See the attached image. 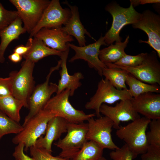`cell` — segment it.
<instances>
[{"mask_svg": "<svg viewBox=\"0 0 160 160\" xmlns=\"http://www.w3.org/2000/svg\"><path fill=\"white\" fill-rule=\"evenodd\" d=\"M151 121L140 117L125 126H120L116 132L117 137L124 142L136 157L145 152L149 145L146 131Z\"/></svg>", "mask_w": 160, "mask_h": 160, "instance_id": "obj_1", "label": "cell"}, {"mask_svg": "<svg viewBox=\"0 0 160 160\" xmlns=\"http://www.w3.org/2000/svg\"><path fill=\"white\" fill-rule=\"evenodd\" d=\"M105 9L113 18L111 26L104 36L107 45L113 44L114 41L121 42L122 39L119 34L122 28L127 25H132L137 22L142 15L135 10L131 3L129 7L124 8L113 2L108 4Z\"/></svg>", "mask_w": 160, "mask_h": 160, "instance_id": "obj_2", "label": "cell"}, {"mask_svg": "<svg viewBox=\"0 0 160 160\" xmlns=\"http://www.w3.org/2000/svg\"><path fill=\"white\" fill-rule=\"evenodd\" d=\"M70 90L65 89L56 94L47 102L43 109L47 110L55 116L62 118L68 122L80 123L96 116L95 113L86 114L83 111L74 108L70 103Z\"/></svg>", "mask_w": 160, "mask_h": 160, "instance_id": "obj_3", "label": "cell"}, {"mask_svg": "<svg viewBox=\"0 0 160 160\" xmlns=\"http://www.w3.org/2000/svg\"><path fill=\"white\" fill-rule=\"evenodd\" d=\"M55 115L49 111L43 109L23 125V128L12 139V143L17 145L22 143L24 150L34 146L37 140L45 134L47 123Z\"/></svg>", "mask_w": 160, "mask_h": 160, "instance_id": "obj_4", "label": "cell"}, {"mask_svg": "<svg viewBox=\"0 0 160 160\" xmlns=\"http://www.w3.org/2000/svg\"><path fill=\"white\" fill-rule=\"evenodd\" d=\"M88 129L87 123L68 122L66 135L54 143L61 150L58 156L72 159L88 141L86 138Z\"/></svg>", "mask_w": 160, "mask_h": 160, "instance_id": "obj_5", "label": "cell"}, {"mask_svg": "<svg viewBox=\"0 0 160 160\" xmlns=\"http://www.w3.org/2000/svg\"><path fill=\"white\" fill-rule=\"evenodd\" d=\"M35 63L28 60L23 61L18 71L11 72L12 95L22 101L24 107L28 108V101L34 88V81L33 76Z\"/></svg>", "mask_w": 160, "mask_h": 160, "instance_id": "obj_6", "label": "cell"}, {"mask_svg": "<svg viewBox=\"0 0 160 160\" xmlns=\"http://www.w3.org/2000/svg\"><path fill=\"white\" fill-rule=\"evenodd\" d=\"M132 98L128 89H117L107 79H102L98 83L95 93L85 107L87 109L94 110L96 116L99 118L101 116L100 109L103 104H112L118 101L131 100Z\"/></svg>", "mask_w": 160, "mask_h": 160, "instance_id": "obj_7", "label": "cell"}, {"mask_svg": "<svg viewBox=\"0 0 160 160\" xmlns=\"http://www.w3.org/2000/svg\"><path fill=\"white\" fill-rule=\"evenodd\" d=\"M155 51L147 54L140 65L135 67H126L113 63L105 64L108 67H114L123 70L137 79L151 84L160 85V63Z\"/></svg>", "mask_w": 160, "mask_h": 160, "instance_id": "obj_8", "label": "cell"}, {"mask_svg": "<svg viewBox=\"0 0 160 160\" xmlns=\"http://www.w3.org/2000/svg\"><path fill=\"white\" fill-rule=\"evenodd\" d=\"M60 64L61 60H60L56 66L50 68L45 81L34 88L28 100L29 111L25 118L23 125L43 110L46 103L51 98L52 95L56 93L57 85L55 83H49V81L52 74L59 69Z\"/></svg>", "mask_w": 160, "mask_h": 160, "instance_id": "obj_9", "label": "cell"}, {"mask_svg": "<svg viewBox=\"0 0 160 160\" xmlns=\"http://www.w3.org/2000/svg\"><path fill=\"white\" fill-rule=\"evenodd\" d=\"M16 8L23 27L30 34L40 20L50 1L48 0H10Z\"/></svg>", "mask_w": 160, "mask_h": 160, "instance_id": "obj_10", "label": "cell"}, {"mask_svg": "<svg viewBox=\"0 0 160 160\" xmlns=\"http://www.w3.org/2000/svg\"><path fill=\"white\" fill-rule=\"evenodd\" d=\"M93 117L87 120V140L95 142L104 149L113 151L119 148L112 138L111 132L113 124L112 120L105 116L97 119Z\"/></svg>", "mask_w": 160, "mask_h": 160, "instance_id": "obj_11", "label": "cell"}, {"mask_svg": "<svg viewBox=\"0 0 160 160\" xmlns=\"http://www.w3.org/2000/svg\"><path fill=\"white\" fill-rule=\"evenodd\" d=\"M71 12L69 8H63L59 0H52L44 10L35 27L30 34L33 37L43 28H60L65 25L70 18Z\"/></svg>", "mask_w": 160, "mask_h": 160, "instance_id": "obj_12", "label": "cell"}, {"mask_svg": "<svg viewBox=\"0 0 160 160\" xmlns=\"http://www.w3.org/2000/svg\"><path fill=\"white\" fill-rule=\"evenodd\" d=\"M67 45L75 52L74 55L69 60V62H73L77 60H83L87 62L89 68L95 69L100 76H103V69L107 67L99 58L101 46L107 45L104 36L101 35L95 42L82 47L78 46L70 43H68Z\"/></svg>", "mask_w": 160, "mask_h": 160, "instance_id": "obj_13", "label": "cell"}, {"mask_svg": "<svg viewBox=\"0 0 160 160\" xmlns=\"http://www.w3.org/2000/svg\"><path fill=\"white\" fill-rule=\"evenodd\" d=\"M141 14L140 19L132 24V26L146 33L148 37V40H140L139 42L148 44L155 51L160 58V16L148 9L144 10Z\"/></svg>", "mask_w": 160, "mask_h": 160, "instance_id": "obj_14", "label": "cell"}, {"mask_svg": "<svg viewBox=\"0 0 160 160\" xmlns=\"http://www.w3.org/2000/svg\"><path fill=\"white\" fill-rule=\"evenodd\" d=\"M131 100H120L114 106L103 104L100 109V113L111 119L113 122V128L117 129L121 122L132 121L140 117L134 109Z\"/></svg>", "mask_w": 160, "mask_h": 160, "instance_id": "obj_15", "label": "cell"}, {"mask_svg": "<svg viewBox=\"0 0 160 160\" xmlns=\"http://www.w3.org/2000/svg\"><path fill=\"white\" fill-rule=\"evenodd\" d=\"M132 106L135 111L151 120L160 119V94L148 92L132 97Z\"/></svg>", "mask_w": 160, "mask_h": 160, "instance_id": "obj_16", "label": "cell"}, {"mask_svg": "<svg viewBox=\"0 0 160 160\" xmlns=\"http://www.w3.org/2000/svg\"><path fill=\"white\" fill-rule=\"evenodd\" d=\"M41 40L48 47L55 50L65 52L70 49L67 44L74 39L60 28H43L33 36Z\"/></svg>", "mask_w": 160, "mask_h": 160, "instance_id": "obj_17", "label": "cell"}, {"mask_svg": "<svg viewBox=\"0 0 160 160\" xmlns=\"http://www.w3.org/2000/svg\"><path fill=\"white\" fill-rule=\"evenodd\" d=\"M68 123L65 119L60 117L55 116L52 118L47 123L45 136L39 137L34 146L44 148L52 154L53 142L59 139L63 133L67 132Z\"/></svg>", "mask_w": 160, "mask_h": 160, "instance_id": "obj_18", "label": "cell"}, {"mask_svg": "<svg viewBox=\"0 0 160 160\" xmlns=\"http://www.w3.org/2000/svg\"><path fill=\"white\" fill-rule=\"evenodd\" d=\"M63 3L68 6L71 15L66 23L62 27V30L68 35L74 37L80 47L86 45L85 35L95 40L82 25L80 20L78 7L70 4L67 1L63 2Z\"/></svg>", "mask_w": 160, "mask_h": 160, "instance_id": "obj_19", "label": "cell"}, {"mask_svg": "<svg viewBox=\"0 0 160 160\" xmlns=\"http://www.w3.org/2000/svg\"><path fill=\"white\" fill-rule=\"evenodd\" d=\"M69 49L62 52L60 56L61 69L60 71V79L57 85L56 94H59L65 89L70 90V96H72L75 91L82 85L80 80L84 77L80 72L74 73L72 75L69 74L67 66V61L69 51Z\"/></svg>", "mask_w": 160, "mask_h": 160, "instance_id": "obj_20", "label": "cell"}, {"mask_svg": "<svg viewBox=\"0 0 160 160\" xmlns=\"http://www.w3.org/2000/svg\"><path fill=\"white\" fill-rule=\"evenodd\" d=\"M22 23L21 19L19 17L0 31V63H3L5 61V52L9 44L12 41L18 39L21 34L26 32L22 26Z\"/></svg>", "mask_w": 160, "mask_h": 160, "instance_id": "obj_21", "label": "cell"}, {"mask_svg": "<svg viewBox=\"0 0 160 160\" xmlns=\"http://www.w3.org/2000/svg\"><path fill=\"white\" fill-rule=\"evenodd\" d=\"M27 44L30 48L23 57L35 63L43 58L50 55H57L60 57L62 52L53 49L47 46L40 39L35 37H29Z\"/></svg>", "mask_w": 160, "mask_h": 160, "instance_id": "obj_22", "label": "cell"}, {"mask_svg": "<svg viewBox=\"0 0 160 160\" xmlns=\"http://www.w3.org/2000/svg\"><path fill=\"white\" fill-rule=\"evenodd\" d=\"M128 36L125 41L122 42H116L108 47L100 50L99 58L105 65L107 63H114L121 59L126 54L124 49L129 41Z\"/></svg>", "mask_w": 160, "mask_h": 160, "instance_id": "obj_23", "label": "cell"}, {"mask_svg": "<svg viewBox=\"0 0 160 160\" xmlns=\"http://www.w3.org/2000/svg\"><path fill=\"white\" fill-rule=\"evenodd\" d=\"M23 107V102L12 95L0 97V111L18 123L21 119L20 111Z\"/></svg>", "mask_w": 160, "mask_h": 160, "instance_id": "obj_24", "label": "cell"}, {"mask_svg": "<svg viewBox=\"0 0 160 160\" xmlns=\"http://www.w3.org/2000/svg\"><path fill=\"white\" fill-rule=\"evenodd\" d=\"M126 83L129 87L128 89L132 97L148 92L160 93V85L145 83L129 73L127 76Z\"/></svg>", "mask_w": 160, "mask_h": 160, "instance_id": "obj_25", "label": "cell"}, {"mask_svg": "<svg viewBox=\"0 0 160 160\" xmlns=\"http://www.w3.org/2000/svg\"><path fill=\"white\" fill-rule=\"evenodd\" d=\"M104 149L95 142L88 140L72 160H99L103 156Z\"/></svg>", "mask_w": 160, "mask_h": 160, "instance_id": "obj_26", "label": "cell"}, {"mask_svg": "<svg viewBox=\"0 0 160 160\" xmlns=\"http://www.w3.org/2000/svg\"><path fill=\"white\" fill-rule=\"evenodd\" d=\"M129 73L119 68L108 67L104 68L102 74L105 79L117 89L121 90L127 89L126 85L127 76Z\"/></svg>", "mask_w": 160, "mask_h": 160, "instance_id": "obj_27", "label": "cell"}, {"mask_svg": "<svg viewBox=\"0 0 160 160\" xmlns=\"http://www.w3.org/2000/svg\"><path fill=\"white\" fill-rule=\"evenodd\" d=\"M23 128L22 125L0 111V139L3 136L8 134H17Z\"/></svg>", "mask_w": 160, "mask_h": 160, "instance_id": "obj_28", "label": "cell"}, {"mask_svg": "<svg viewBox=\"0 0 160 160\" xmlns=\"http://www.w3.org/2000/svg\"><path fill=\"white\" fill-rule=\"evenodd\" d=\"M149 125L150 130L146 133L148 144L160 147V119L151 120Z\"/></svg>", "mask_w": 160, "mask_h": 160, "instance_id": "obj_29", "label": "cell"}, {"mask_svg": "<svg viewBox=\"0 0 160 160\" xmlns=\"http://www.w3.org/2000/svg\"><path fill=\"white\" fill-rule=\"evenodd\" d=\"M147 53H142L136 55H129L126 54L119 60L113 64L124 67H136L142 63Z\"/></svg>", "mask_w": 160, "mask_h": 160, "instance_id": "obj_30", "label": "cell"}, {"mask_svg": "<svg viewBox=\"0 0 160 160\" xmlns=\"http://www.w3.org/2000/svg\"><path fill=\"white\" fill-rule=\"evenodd\" d=\"M19 17L17 11L8 10L0 3V31Z\"/></svg>", "mask_w": 160, "mask_h": 160, "instance_id": "obj_31", "label": "cell"}, {"mask_svg": "<svg viewBox=\"0 0 160 160\" xmlns=\"http://www.w3.org/2000/svg\"><path fill=\"white\" fill-rule=\"evenodd\" d=\"M29 149L31 156L35 160H72L58 156H53L51 153L43 148L32 146Z\"/></svg>", "mask_w": 160, "mask_h": 160, "instance_id": "obj_32", "label": "cell"}, {"mask_svg": "<svg viewBox=\"0 0 160 160\" xmlns=\"http://www.w3.org/2000/svg\"><path fill=\"white\" fill-rule=\"evenodd\" d=\"M109 156L112 160H133L136 157L125 144L111 152Z\"/></svg>", "mask_w": 160, "mask_h": 160, "instance_id": "obj_33", "label": "cell"}, {"mask_svg": "<svg viewBox=\"0 0 160 160\" xmlns=\"http://www.w3.org/2000/svg\"><path fill=\"white\" fill-rule=\"evenodd\" d=\"M12 95V91L11 77H0V97Z\"/></svg>", "mask_w": 160, "mask_h": 160, "instance_id": "obj_34", "label": "cell"}, {"mask_svg": "<svg viewBox=\"0 0 160 160\" xmlns=\"http://www.w3.org/2000/svg\"><path fill=\"white\" fill-rule=\"evenodd\" d=\"M141 160H160V147L149 145L146 152L141 154Z\"/></svg>", "mask_w": 160, "mask_h": 160, "instance_id": "obj_35", "label": "cell"}, {"mask_svg": "<svg viewBox=\"0 0 160 160\" xmlns=\"http://www.w3.org/2000/svg\"><path fill=\"white\" fill-rule=\"evenodd\" d=\"M24 145L22 143L17 145L15 148L12 156L15 160H35L33 157H31L24 153Z\"/></svg>", "mask_w": 160, "mask_h": 160, "instance_id": "obj_36", "label": "cell"}, {"mask_svg": "<svg viewBox=\"0 0 160 160\" xmlns=\"http://www.w3.org/2000/svg\"><path fill=\"white\" fill-rule=\"evenodd\" d=\"M30 48V46L27 44L25 45H20L15 47L13 49V52L17 53L23 56L26 54Z\"/></svg>", "mask_w": 160, "mask_h": 160, "instance_id": "obj_37", "label": "cell"}, {"mask_svg": "<svg viewBox=\"0 0 160 160\" xmlns=\"http://www.w3.org/2000/svg\"><path fill=\"white\" fill-rule=\"evenodd\" d=\"M159 0H130V2L133 6H137L139 4H147L159 3Z\"/></svg>", "mask_w": 160, "mask_h": 160, "instance_id": "obj_38", "label": "cell"}, {"mask_svg": "<svg viewBox=\"0 0 160 160\" xmlns=\"http://www.w3.org/2000/svg\"><path fill=\"white\" fill-rule=\"evenodd\" d=\"M23 57L22 56L14 52L8 56L9 59L12 62L15 63L20 62L22 60Z\"/></svg>", "mask_w": 160, "mask_h": 160, "instance_id": "obj_39", "label": "cell"}, {"mask_svg": "<svg viewBox=\"0 0 160 160\" xmlns=\"http://www.w3.org/2000/svg\"><path fill=\"white\" fill-rule=\"evenodd\" d=\"M99 160H107L105 158L103 157V156Z\"/></svg>", "mask_w": 160, "mask_h": 160, "instance_id": "obj_40", "label": "cell"}]
</instances>
